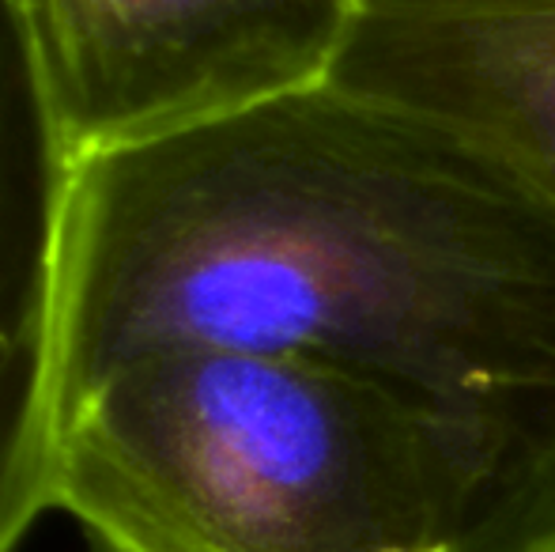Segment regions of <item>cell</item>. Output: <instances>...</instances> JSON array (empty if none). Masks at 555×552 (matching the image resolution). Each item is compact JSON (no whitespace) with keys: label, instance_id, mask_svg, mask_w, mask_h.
Here are the masks:
<instances>
[{"label":"cell","instance_id":"cell-1","mask_svg":"<svg viewBox=\"0 0 555 552\" xmlns=\"http://www.w3.org/2000/svg\"><path fill=\"white\" fill-rule=\"evenodd\" d=\"M155 348L371 386L457 485L461 552H555V201L473 140L318 84L76 163L61 424Z\"/></svg>","mask_w":555,"mask_h":552},{"label":"cell","instance_id":"cell-2","mask_svg":"<svg viewBox=\"0 0 555 552\" xmlns=\"http://www.w3.org/2000/svg\"><path fill=\"white\" fill-rule=\"evenodd\" d=\"M53 511L103 552H461L431 442L333 368L155 348L61 424Z\"/></svg>","mask_w":555,"mask_h":552},{"label":"cell","instance_id":"cell-3","mask_svg":"<svg viewBox=\"0 0 555 552\" xmlns=\"http://www.w3.org/2000/svg\"><path fill=\"white\" fill-rule=\"evenodd\" d=\"M73 163L330 80L351 0H15Z\"/></svg>","mask_w":555,"mask_h":552},{"label":"cell","instance_id":"cell-4","mask_svg":"<svg viewBox=\"0 0 555 552\" xmlns=\"http://www.w3.org/2000/svg\"><path fill=\"white\" fill-rule=\"evenodd\" d=\"M325 84L473 140L555 201V0H351Z\"/></svg>","mask_w":555,"mask_h":552},{"label":"cell","instance_id":"cell-5","mask_svg":"<svg viewBox=\"0 0 555 552\" xmlns=\"http://www.w3.org/2000/svg\"><path fill=\"white\" fill-rule=\"evenodd\" d=\"M73 170L20 8L0 0V552L53 511L57 266Z\"/></svg>","mask_w":555,"mask_h":552}]
</instances>
